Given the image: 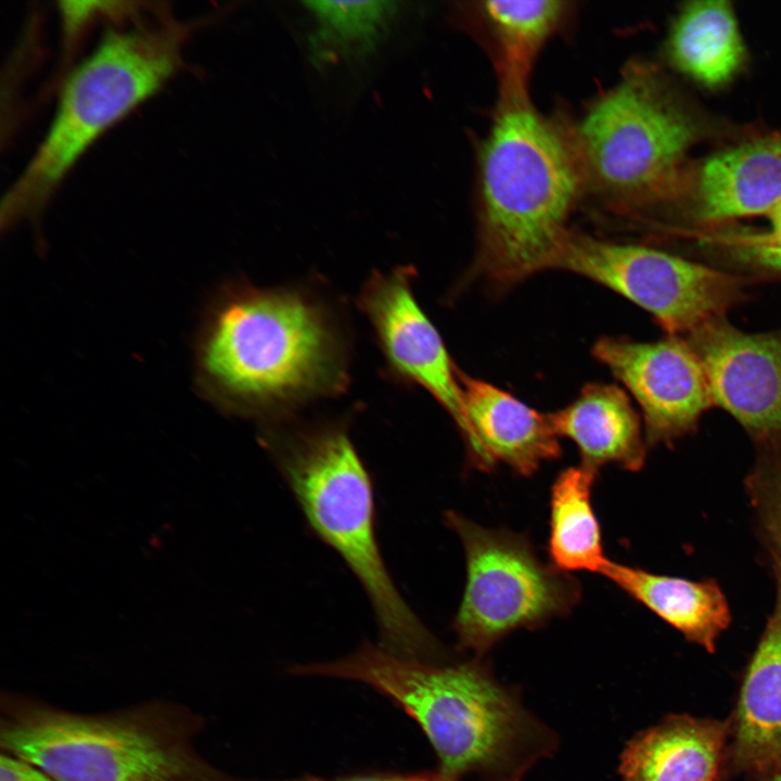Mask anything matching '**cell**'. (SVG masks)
Segmentation results:
<instances>
[{"label": "cell", "mask_w": 781, "mask_h": 781, "mask_svg": "<svg viewBox=\"0 0 781 781\" xmlns=\"http://www.w3.org/2000/svg\"><path fill=\"white\" fill-rule=\"evenodd\" d=\"M291 670L358 681L392 700L419 725L438 771L451 778L521 781L558 747L555 732L478 658L423 661L364 643L344 658Z\"/></svg>", "instance_id": "1"}, {"label": "cell", "mask_w": 781, "mask_h": 781, "mask_svg": "<svg viewBox=\"0 0 781 781\" xmlns=\"http://www.w3.org/2000/svg\"><path fill=\"white\" fill-rule=\"evenodd\" d=\"M196 359L206 396L245 415H276L347 383L336 322L295 289H227L203 323Z\"/></svg>", "instance_id": "2"}, {"label": "cell", "mask_w": 781, "mask_h": 781, "mask_svg": "<svg viewBox=\"0 0 781 781\" xmlns=\"http://www.w3.org/2000/svg\"><path fill=\"white\" fill-rule=\"evenodd\" d=\"M475 270L509 286L552 269L584 179L573 137L529 100L500 102L481 154Z\"/></svg>", "instance_id": "3"}, {"label": "cell", "mask_w": 781, "mask_h": 781, "mask_svg": "<svg viewBox=\"0 0 781 781\" xmlns=\"http://www.w3.org/2000/svg\"><path fill=\"white\" fill-rule=\"evenodd\" d=\"M0 712L1 752L57 781H242L196 751L204 719L181 704L84 714L8 692Z\"/></svg>", "instance_id": "4"}, {"label": "cell", "mask_w": 781, "mask_h": 781, "mask_svg": "<svg viewBox=\"0 0 781 781\" xmlns=\"http://www.w3.org/2000/svg\"><path fill=\"white\" fill-rule=\"evenodd\" d=\"M279 468L311 529L345 561L374 611L381 646L443 661L438 641L398 592L375 536L370 475L344 426L322 425L274 439Z\"/></svg>", "instance_id": "5"}, {"label": "cell", "mask_w": 781, "mask_h": 781, "mask_svg": "<svg viewBox=\"0 0 781 781\" xmlns=\"http://www.w3.org/2000/svg\"><path fill=\"white\" fill-rule=\"evenodd\" d=\"M185 34L165 23L104 36L66 80L43 141L3 197L2 227L39 213L88 148L164 86L180 65Z\"/></svg>", "instance_id": "6"}, {"label": "cell", "mask_w": 781, "mask_h": 781, "mask_svg": "<svg viewBox=\"0 0 781 781\" xmlns=\"http://www.w3.org/2000/svg\"><path fill=\"white\" fill-rule=\"evenodd\" d=\"M696 136L651 72L631 68L588 110L573 141L584 184L630 206L667 193Z\"/></svg>", "instance_id": "7"}, {"label": "cell", "mask_w": 781, "mask_h": 781, "mask_svg": "<svg viewBox=\"0 0 781 781\" xmlns=\"http://www.w3.org/2000/svg\"><path fill=\"white\" fill-rule=\"evenodd\" d=\"M445 523L465 553V587L453 620L460 649L483 655L512 631L537 628L578 603L579 584L543 563L526 538L454 511Z\"/></svg>", "instance_id": "8"}, {"label": "cell", "mask_w": 781, "mask_h": 781, "mask_svg": "<svg viewBox=\"0 0 781 781\" xmlns=\"http://www.w3.org/2000/svg\"><path fill=\"white\" fill-rule=\"evenodd\" d=\"M552 269L594 281L638 305L669 335L725 317L743 295L727 272L652 247L567 233Z\"/></svg>", "instance_id": "9"}, {"label": "cell", "mask_w": 781, "mask_h": 781, "mask_svg": "<svg viewBox=\"0 0 781 781\" xmlns=\"http://www.w3.org/2000/svg\"><path fill=\"white\" fill-rule=\"evenodd\" d=\"M592 354L639 405L648 446H668L693 432L715 406L704 368L681 336L653 342L607 336L597 341Z\"/></svg>", "instance_id": "10"}, {"label": "cell", "mask_w": 781, "mask_h": 781, "mask_svg": "<svg viewBox=\"0 0 781 781\" xmlns=\"http://www.w3.org/2000/svg\"><path fill=\"white\" fill-rule=\"evenodd\" d=\"M715 406L766 450H781V331L747 333L725 317L687 335Z\"/></svg>", "instance_id": "11"}, {"label": "cell", "mask_w": 781, "mask_h": 781, "mask_svg": "<svg viewBox=\"0 0 781 781\" xmlns=\"http://www.w3.org/2000/svg\"><path fill=\"white\" fill-rule=\"evenodd\" d=\"M408 267L375 272L359 295L392 371L428 392L460 434L465 413L459 373L435 325L417 302Z\"/></svg>", "instance_id": "12"}, {"label": "cell", "mask_w": 781, "mask_h": 781, "mask_svg": "<svg viewBox=\"0 0 781 781\" xmlns=\"http://www.w3.org/2000/svg\"><path fill=\"white\" fill-rule=\"evenodd\" d=\"M465 413L461 436L475 469L505 464L523 476L561 454L550 414L527 406L488 382L459 373Z\"/></svg>", "instance_id": "13"}, {"label": "cell", "mask_w": 781, "mask_h": 781, "mask_svg": "<svg viewBox=\"0 0 781 781\" xmlns=\"http://www.w3.org/2000/svg\"><path fill=\"white\" fill-rule=\"evenodd\" d=\"M773 610L747 663L730 717L729 771L781 769V579Z\"/></svg>", "instance_id": "14"}, {"label": "cell", "mask_w": 781, "mask_h": 781, "mask_svg": "<svg viewBox=\"0 0 781 781\" xmlns=\"http://www.w3.org/2000/svg\"><path fill=\"white\" fill-rule=\"evenodd\" d=\"M730 718L669 715L629 740L619 757L623 781H725Z\"/></svg>", "instance_id": "15"}, {"label": "cell", "mask_w": 781, "mask_h": 781, "mask_svg": "<svg viewBox=\"0 0 781 781\" xmlns=\"http://www.w3.org/2000/svg\"><path fill=\"white\" fill-rule=\"evenodd\" d=\"M697 194L699 215L706 221L770 214L781 204V136L709 157L699 176Z\"/></svg>", "instance_id": "16"}, {"label": "cell", "mask_w": 781, "mask_h": 781, "mask_svg": "<svg viewBox=\"0 0 781 781\" xmlns=\"http://www.w3.org/2000/svg\"><path fill=\"white\" fill-rule=\"evenodd\" d=\"M550 419L556 435L577 446L581 465L596 472L606 464L631 472L642 469L646 444L640 421L617 385L587 384L574 401Z\"/></svg>", "instance_id": "17"}, {"label": "cell", "mask_w": 781, "mask_h": 781, "mask_svg": "<svg viewBox=\"0 0 781 781\" xmlns=\"http://www.w3.org/2000/svg\"><path fill=\"white\" fill-rule=\"evenodd\" d=\"M600 574L708 653L730 626L728 600L714 579L660 575L611 560Z\"/></svg>", "instance_id": "18"}, {"label": "cell", "mask_w": 781, "mask_h": 781, "mask_svg": "<svg viewBox=\"0 0 781 781\" xmlns=\"http://www.w3.org/2000/svg\"><path fill=\"white\" fill-rule=\"evenodd\" d=\"M478 14L495 54L500 102L528 100L533 64L563 20V1H484Z\"/></svg>", "instance_id": "19"}, {"label": "cell", "mask_w": 781, "mask_h": 781, "mask_svg": "<svg viewBox=\"0 0 781 781\" xmlns=\"http://www.w3.org/2000/svg\"><path fill=\"white\" fill-rule=\"evenodd\" d=\"M676 67L696 81L717 87L741 67L745 49L735 15L727 1H696L682 10L669 36Z\"/></svg>", "instance_id": "20"}, {"label": "cell", "mask_w": 781, "mask_h": 781, "mask_svg": "<svg viewBox=\"0 0 781 781\" xmlns=\"http://www.w3.org/2000/svg\"><path fill=\"white\" fill-rule=\"evenodd\" d=\"M310 63L327 69L372 54L400 15L397 1H306Z\"/></svg>", "instance_id": "21"}, {"label": "cell", "mask_w": 781, "mask_h": 781, "mask_svg": "<svg viewBox=\"0 0 781 781\" xmlns=\"http://www.w3.org/2000/svg\"><path fill=\"white\" fill-rule=\"evenodd\" d=\"M597 475L580 464L563 470L552 484L548 552L564 573H601L609 561L591 501Z\"/></svg>", "instance_id": "22"}, {"label": "cell", "mask_w": 781, "mask_h": 781, "mask_svg": "<svg viewBox=\"0 0 781 781\" xmlns=\"http://www.w3.org/2000/svg\"><path fill=\"white\" fill-rule=\"evenodd\" d=\"M745 487L774 578L781 579V450H766Z\"/></svg>", "instance_id": "23"}, {"label": "cell", "mask_w": 781, "mask_h": 781, "mask_svg": "<svg viewBox=\"0 0 781 781\" xmlns=\"http://www.w3.org/2000/svg\"><path fill=\"white\" fill-rule=\"evenodd\" d=\"M771 230L744 240L743 254L767 270L781 273V204L770 213Z\"/></svg>", "instance_id": "24"}, {"label": "cell", "mask_w": 781, "mask_h": 781, "mask_svg": "<svg viewBox=\"0 0 781 781\" xmlns=\"http://www.w3.org/2000/svg\"><path fill=\"white\" fill-rule=\"evenodd\" d=\"M0 781H57L55 778L17 756L1 752Z\"/></svg>", "instance_id": "25"}, {"label": "cell", "mask_w": 781, "mask_h": 781, "mask_svg": "<svg viewBox=\"0 0 781 781\" xmlns=\"http://www.w3.org/2000/svg\"><path fill=\"white\" fill-rule=\"evenodd\" d=\"M293 781H461L460 779L448 777L440 771L436 772H415V773H372L357 774L337 779H324L316 777H305Z\"/></svg>", "instance_id": "26"}, {"label": "cell", "mask_w": 781, "mask_h": 781, "mask_svg": "<svg viewBox=\"0 0 781 781\" xmlns=\"http://www.w3.org/2000/svg\"><path fill=\"white\" fill-rule=\"evenodd\" d=\"M751 781H781V769L764 776L753 777Z\"/></svg>", "instance_id": "27"}]
</instances>
